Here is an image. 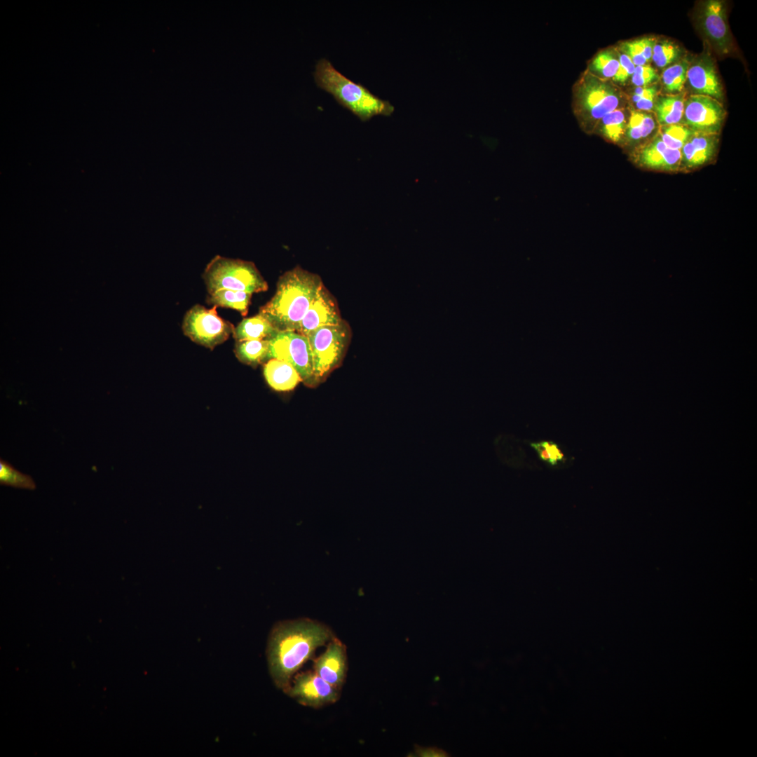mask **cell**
Wrapping results in <instances>:
<instances>
[{
	"label": "cell",
	"instance_id": "1",
	"mask_svg": "<svg viewBox=\"0 0 757 757\" xmlns=\"http://www.w3.org/2000/svg\"><path fill=\"white\" fill-rule=\"evenodd\" d=\"M334 636L327 625L308 618L275 623L266 648L268 671L275 686L285 693L294 676L313 657L315 650Z\"/></svg>",
	"mask_w": 757,
	"mask_h": 757
},
{
	"label": "cell",
	"instance_id": "2",
	"mask_svg": "<svg viewBox=\"0 0 757 757\" xmlns=\"http://www.w3.org/2000/svg\"><path fill=\"white\" fill-rule=\"evenodd\" d=\"M320 278L300 267L281 275L272 299L259 309L278 332H298L300 324L322 285Z\"/></svg>",
	"mask_w": 757,
	"mask_h": 757
},
{
	"label": "cell",
	"instance_id": "3",
	"mask_svg": "<svg viewBox=\"0 0 757 757\" xmlns=\"http://www.w3.org/2000/svg\"><path fill=\"white\" fill-rule=\"evenodd\" d=\"M313 76L318 87L332 94L339 104L362 121L376 115L390 116L395 110L388 101L379 98L364 86L347 78L326 58L317 62Z\"/></svg>",
	"mask_w": 757,
	"mask_h": 757
},
{
	"label": "cell",
	"instance_id": "4",
	"mask_svg": "<svg viewBox=\"0 0 757 757\" xmlns=\"http://www.w3.org/2000/svg\"><path fill=\"white\" fill-rule=\"evenodd\" d=\"M627 97L611 80L600 79L587 69L573 88V109L580 127L594 132L599 121L608 113L625 108Z\"/></svg>",
	"mask_w": 757,
	"mask_h": 757
},
{
	"label": "cell",
	"instance_id": "5",
	"mask_svg": "<svg viewBox=\"0 0 757 757\" xmlns=\"http://www.w3.org/2000/svg\"><path fill=\"white\" fill-rule=\"evenodd\" d=\"M209 294L221 289L265 292L268 284L253 262L215 256L203 274Z\"/></svg>",
	"mask_w": 757,
	"mask_h": 757
},
{
	"label": "cell",
	"instance_id": "6",
	"mask_svg": "<svg viewBox=\"0 0 757 757\" xmlns=\"http://www.w3.org/2000/svg\"><path fill=\"white\" fill-rule=\"evenodd\" d=\"M313 356L314 387L338 367L350 339V329L343 320L336 325L320 327L307 336Z\"/></svg>",
	"mask_w": 757,
	"mask_h": 757
},
{
	"label": "cell",
	"instance_id": "7",
	"mask_svg": "<svg viewBox=\"0 0 757 757\" xmlns=\"http://www.w3.org/2000/svg\"><path fill=\"white\" fill-rule=\"evenodd\" d=\"M234 328L232 323L218 315L215 306L206 308L196 304L186 313L182 322L184 334L210 350L226 341Z\"/></svg>",
	"mask_w": 757,
	"mask_h": 757
},
{
	"label": "cell",
	"instance_id": "8",
	"mask_svg": "<svg viewBox=\"0 0 757 757\" xmlns=\"http://www.w3.org/2000/svg\"><path fill=\"white\" fill-rule=\"evenodd\" d=\"M268 340V360L275 358L289 363L306 385L314 387L313 356L308 337L296 332H279Z\"/></svg>",
	"mask_w": 757,
	"mask_h": 757
},
{
	"label": "cell",
	"instance_id": "9",
	"mask_svg": "<svg viewBox=\"0 0 757 757\" xmlns=\"http://www.w3.org/2000/svg\"><path fill=\"white\" fill-rule=\"evenodd\" d=\"M697 16L700 29L716 53L719 55L730 54L733 50V41L725 3L721 0L702 1Z\"/></svg>",
	"mask_w": 757,
	"mask_h": 757
},
{
	"label": "cell",
	"instance_id": "10",
	"mask_svg": "<svg viewBox=\"0 0 757 757\" xmlns=\"http://www.w3.org/2000/svg\"><path fill=\"white\" fill-rule=\"evenodd\" d=\"M725 116L722 102L709 96L692 94L685 100L681 123L695 132L717 135Z\"/></svg>",
	"mask_w": 757,
	"mask_h": 757
},
{
	"label": "cell",
	"instance_id": "11",
	"mask_svg": "<svg viewBox=\"0 0 757 757\" xmlns=\"http://www.w3.org/2000/svg\"><path fill=\"white\" fill-rule=\"evenodd\" d=\"M341 690L312 669L297 672L284 693L302 706L319 709L336 702L340 698Z\"/></svg>",
	"mask_w": 757,
	"mask_h": 757
},
{
	"label": "cell",
	"instance_id": "12",
	"mask_svg": "<svg viewBox=\"0 0 757 757\" xmlns=\"http://www.w3.org/2000/svg\"><path fill=\"white\" fill-rule=\"evenodd\" d=\"M686 81L693 94L709 96L721 102L723 100V86L709 53L704 52L690 61Z\"/></svg>",
	"mask_w": 757,
	"mask_h": 757
},
{
	"label": "cell",
	"instance_id": "13",
	"mask_svg": "<svg viewBox=\"0 0 757 757\" xmlns=\"http://www.w3.org/2000/svg\"><path fill=\"white\" fill-rule=\"evenodd\" d=\"M313 670L333 687L341 690L348 672V655L346 645L334 636L325 650L313 660Z\"/></svg>",
	"mask_w": 757,
	"mask_h": 757
},
{
	"label": "cell",
	"instance_id": "14",
	"mask_svg": "<svg viewBox=\"0 0 757 757\" xmlns=\"http://www.w3.org/2000/svg\"><path fill=\"white\" fill-rule=\"evenodd\" d=\"M343 320L336 301L322 284L301 322L298 333L307 336L311 332Z\"/></svg>",
	"mask_w": 757,
	"mask_h": 757
},
{
	"label": "cell",
	"instance_id": "15",
	"mask_svg": "<svg viewBox=\"0 0 757 757\" xmlns=\"http://www.w3.org/2000/svg\"><path fill=\"white\" fill-rule=\"evenodd\" d=\"M717 145L716 134L695 132L681 149V162L689 168L700 166L714 156Z\"/></svg>",
	"mask_w": 757,
	"mask_h": 757
},
{
	"label": "cell",
	"instance_id": "16",
	"mask_svg": "<svg viewBox=\"0 0 757 757\" xmlns=\"http://www.w3.org/2000/svg\"><path fill=\"white\" fill-rule=\"evenodd\" d=\"M268 384L277 391H289L303 381L298 371L289 363L278 359L268 360L264 367Z\"/></svg>",
	"mask_w": 757,
	"mask_h": 757
},
{
	"label": "cell",
	"instance_id": "17",
	"mask_svg": "<svg viewBox=\"0 0 757 757\" xmlns=\"http://www.w3.org/2000/svg\"><path fill=\"white\" fill-rule=\"evenodd\" d=\"M686 94L659 95L653 105L658 123L662 125L681 123L683 118Z\"/></svg>",
	"mask_w": 757,
	"mask_h": 757
},
{
	"label": "cell",
	"instance_id": "18",
	"mask_svg": "<svg viewBox=\"0 0 757 757\" xmlns=\"http://www.w3.org/2000/svg\"><path fill=\"white\" fill-rule=\"evenodd\" d=\"M279 332L260 314L243 319L234 328L236 341L270 339Z\"/></svg>",
	"mask_w": 757,
	"mask_h": 757
},
{
	"label": "cell",
	"instance_id": "19",
	"mask_svg": "<svg viewBox=\"0 0 757 757\" xmlns=\"http://www.w3.org/2000/svg\"><path fill=\"white\" fill-rule=\"evenodd\" d=\"M626 109H618L604 116L597 124L594 132L599 133L612 142H620L624 138L629 119Z\"/></svg>",
	"mask_w": 757,
	"mask_h": 757
},
{
	"label": "cell",
	"instance_id": "20",
	"mask_svg": "<svg viewBox=\"0 0 757 757\" xmlns=\"http://www.w3.org/2000/svg\"><path fill=\"white\" fill-rule=\"evenodd\" d=\"M655 127V121L651 114L635 109L631 110L624 138L629 143L638 142L648 137Z\"/></svg>",
	"mask_w": 757,
	"mask_h": 757
},
{
	"label": "cell",
	"instance_id": "21",
	"mask_svg": "<svg viewBox=\"0 0 757 757\" xmlns=\"http://www.w3.org/2000/svg\"><path fill=\"white\" fill-rule=\"evenodd\" d=\"M269 340L236 341L234 353L237 358L248 365L256 366L268 360Z\"/></svg>",
	"mask_w": 757,
	"mask_h": 757
},
{
	"label": "cell",
	"instance_id": "22",
	"mask_svg": "<svg viewBox=\"0 0 757 757\" xmlns=\"http://www.w3.org/2000/svg\"><path fill=\"white\" fill-rule=\"evenodd\" d=\"M252 293L232 289H221L208 295L207 303L217 307L229 308L247 315Z\"/></svg>",
	"mask_w": 757,
	"mask_h": 757
},
{
	"label": "cell",
	"instance_id": "23",
	"mask_svg": "<svg viewBox=\"0 0 757 757\" xmlns=\"http://www.w3.org/2000/svg\"><path fill=\"white\" fill-rule=\"evenodd\" d=\"M620 62L617 48H607L597 53L589 61L587 70L593 75L612 80L616 74Z\"/></svg>",
	"mask_w": 757,
	"mask_h": 757
},
{
	"label": "cell",
	"instance_id": "24",
	"mask_svg": "<svg viewBox=\"0 0 757 757\" xmlns=\"http://www.w3.org/2000/svg\"><path fill=\"white\" fill-rule=\"evenodd\" d=\"M657 39L642 37L622 42L618 50L627 55L636 66L648 64L651 60L653 49Z\"/></svg>",
	"mask_w": 757,
	"mask_h": 757
},
{
	"label": "cell",
	"instance_id": "25",
	"mask_svg": "<svg viewBox=\"0 0 757 757\" xmlns=\"http://www.w3.org/2000/svg\"><path fill=\"white\" fill-rule=\"evenodd\" d=\"M690 60L683 57L676 63L664 69L661 75V84L665 94L682 93L687 79V71Z\"/></svg>",
	"mask_w": 757,
	"mask_h": 757
},
{
	"label": "cell",
	"instance_id": "26",
	"mask_svg": "<svg viewBox=\"0 0 757 757\" xmlns=\"http://www.w3.org/2000/svg\"><path fill=\"white\" fill-rule=\"evenodd\" d=\"M668 148L657 134L639 150L636 160L643 166L662 170Z\"/></svg>",
	"mask_w": 757,
	"mask_h": 757
},
{
	"label": "cell",
	"instance_id": "27",
	"mask_svg": "<svg viewBox=\"0 0 757 757\" xmlns=\"http://www.w3.org/2000/svg\"><path fill=\"white\" fill-rule=\"evenodd\" d=\"M683 51L677 43L668 39L657 40L651 60L660 69H665L683 58Z\"/></svg>",
	"mask_w": 757,
	"mask_h": 757
},
{
	"label": "cell",
	"instance_id": "28",
	"mask_svg": "<svg viewBox=\"0 0 757 757\" xmlns=\"http://www.w3.org/2000/svg\"><path fill=\"white\" fill-rule=\"evenodd\" d=\"M0 483L15 488L36 489V484L31 476L18 471L3 459L0 461Z\"/></svg>",
	"mask_w": 757,
	"mask_h": 757
},
{
	"label": "cell",
	"instance_id": "29",
	"mask_svg": "<svg viewBox=\"0 0 757 757\" xmlns=\"http://www.w3.org/2000/svg\"><path fill=\"white\" fill-rule=\"evenodd\" d=\"M694 132L687 126L677 123L661 126L658 134L668 147L681 150Z\"/></svg>",
	"mask_w": 757,
	"mask_h": 757
},
{
	"label": "cell",
	"instance_id": "30",
	"mask_svg": "<svg viewBox=\"0 0 757 757\" xmlns=\"http://www.w3.org/2000/svg\"><path fill=\"white\" fill-rule=\"evenodd\" d=\"M539 458L550 465H557L565 459V456L558 444L552 441L543 440L531 443Z\"/></svg>",
	"mask_w": 757,
	"mask_h": 757
},
{
	"label": "cell",
	"instance_id": "31",
	"mask_svg": "<svg viewBox=\"0 0 757 757\" xmlns=\"http://www.w3.org/2000/svg\"><path fill=\"white\" fill-rule=\"evenodd\" d=\"M660 86L657 83L646 87H636L632 97L635 110L650 111L653 110Z\"/></svg>",
	"mask_w": 757,
	"mask_h": 757
},
{
	"label": "cell",
	"instance_id": "32",
	"mask_svg": "<svg viewBox=\"0 0 757 757\" xmlns=\"http://www.w3.org/2000/svg\"><path fill=\"white\" fill-rule=\"evenodd\" d=\"M658 79L656 70L650 64H645L635 67L631 81L635 86L643 88L655 83Z\"/></svg>",
	"mask_w": 757,
	"mask_h": 757
},
{
	"label": "cell",
	"instance_id": "33",
	"mask_svg": "<svg viewBox=\"0 0 757 757\" xmlns=\"http://www.w3.org/2000/svg\"><path fill=\"white\" fill-rule=\"evenodd\" d=\"M618 51L620 65L616 74L611 81L616 85H624L632 77L635 65L627 55L618 50Z\"/></svg>",
	"mask_w": 757,
	"mask_h": 757
},
{
	"label": "cell",
	"instance_id": "34",
	"mask_svg": "<svg viewBox=\"0 0 757 757\" xmlns=\"http://www.w3.org/2000/svg\"><path fill=\"white\" fill-rule=\"evenodd\" d=\"M681 151L680 149L668 148L662 170L674 171L681 165Z\"/></svg>",
	"mask_w": 757,
	"mask_h": 757
},
{
	"label": "cell",
	"instance_id": "35",
	"mask_svg": "<svg viewBox=\"0 0 757 757\" xmlns=\"http://www.w3.org/2000/svg\"><path fill=\"white\" fill-rule=\"evenodd\" d=\"M416 752L420 756H432V757H440L447 756V753L444 750L435 748V747H416Z\"/></svg>",
	"mask_w": 757,
	"mask_h": 757
}]
</instances>
